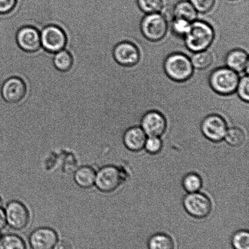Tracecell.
<instances>
[{"label": "cell", "mask_w": 249, "mask_h": 249, "mask_svg": "<svg viewBox=\"0 0 249 249\" xmlns=\"http://www.w3.org/2000/svg\"><path fill=\"white\" fill-rule=\"evenodd\" d=\"M214 31L211 24L202 20L193 21L184 37L185 46L193 53L207 50L214 40Z\"/></svg>", "instance_id": "cell-1"}, {"label": "cell", "mask_w": 249, "mask_h": 249, "mask_svg": "<svg viewBox=\"0 0 249 249\" xmlns=\"http://www.w3.org/2000/svg\"><path fill=\"white\" fill-rule=\"evenodd\" d=\"M40 32L41 48L51 54L64 50L67 44V37L65 31L55 24H40L35 22H28Z\"/></svg>", "instance_id": "cell-2"}, {"label": "cell", "mask_w": 249, "mask_h": 249, "mask_svg": "<svg viewBox=\"0 0 249 249\" xmlns=\"http://www.w3.org/2000/svg\"><path fill=\"white\" fill-rule=\"evenodd\" d=\"M163 68L167 77L178 82L189 80L194 72L190 58L180 53H173L168 56L165 60Z\"/></svg>", "instance_id": "cell-3"}, {"label": "cell", "mask_w": 249, "mask_h": 249, "mask_svg": "<svg viewBox=\"0 0 249 249\" xmlns=\"http://www.w3.org/2000/svg\"><path fill=\"white\" fill-rule=\"evenodd\" d=\"M239 80L238 73L228 67L217 68L212 72L209 78L212 89L223 96L234 94L237 89Z\"/></svg>", "instance_id": "cell-4"}, {"label": "cell", "mask_w": 249, "mask_h": 249, "mask_svg": "<svg viewBox=\"0 0 249 249\" xmlns=\"http://www.w3.org/2000/svg\"><path fill=\"white\" fill-rule=\"evenodd\" d=\"M126 178L123 170L113 165L106 166L96 173L95 185L100 191L111 192L121 186Z\"/></svg>", "instance_id": "cell-5"}, {"label": "cell", "mask_w": 249, "mask_h": 249, "mask_svg": "<svg viewBox=\"0 0 249 249\" xmlns=\"http://www.w3.org/2000/svg\"><path fill=\"white\" fill-rule=\"evenodd\" d=\"M167 19L159 13L147 14L142 19L141 30L144 38L151 41L162 40L167 33Z\"/></svg>", "instance_id": "cell-6"}, {"label": "cell", "mask_w": 249, "mask_h": 249, "mask_svg": "<svg viewBox=\"0 0 249 249\" xmlns=\"http://www.w3.org/2000/svg\"><path fill=\"white\" fill-rule=\"evenodd\" d=\"M182 204L185 211L194 218L204 219L211 213V200L202 192L188 193L183 198Z\"/></svg>", "instance_id": "cell-7"}, {"label": "cell", "mask_w": 249, "mask_h": 249, "mask_svg": "<svg viewBox=\"0 0 249 249\" xmlns=\"http://www.w3.org/2000/svg\"><path fill=\"white\" fill-rule=\"evenodd\" d=\"M201 130L207 140L219 143L225 138L228 130V124L223 116L218 114H211L202 120Z\"/></svg>", "instance_id": "cell-8"}, {"label": "cell", "mask_w": 249, "mask_h": 249, "mask_svg": "<svg viewBox=\"0 0 249 249\" xmlns=\"http://www.w3.org/2000/svg\"><path fill=\"white\" fill-rule=\"evenodd\" d=\"M4 211L7 224L15 230H23L30 221V214L28 209L21 202H9Z\"/></svg>", "instance_id": "cell-9"}, {"label": "cell", "mask_w": 249, "mask_h": 249, "mask_svg": "<svg viewBox=\"0 0 249 249\" xmlns=\"http://www.w3.org/2000/svg\"><path fill=\"white\" fill-rule=\"evenodd\" d=\"M17 45L26 53H36L41 48L40 32L36 27L24 24L16 34Z\"/></svg>", "instance_id": "cell-10"}, {"label": "cell", "mask_w": 249, "mask_h": 249, "mask_svg": "<svg viewBox=\"0 0 249 249\" xmlns=\"http://www.w3.org/2000/svg\"><path fill=\"white\" fill-rule=\"evenodd\" d=\"M112 55L117 63L124 67H133L140 60L138 47L130 41H121L114 45Z\"/></svg>", "instance_id": "cell-11"}, {"label": "cell", "mask_w": 249, "mask_h": 249, "mask_svg": "<svg viewBox=\"0 0 249 249\" xmlns=\"http://www.w3.org/2000/svg\"><path fill=\"white\" fill-rule=\"evenodd\" d=\"M141 128L148 136L160 137L167 128L165 117L157 111H150L143 115L141 119Z\"/></svg>", "instance_id": "cell-12"}, {"label": "cell", "mask_w": 249, "mask_h": 249, "mask_svg": "<svg viewBox=\"0 0 249 249\" xmlns=\"http://www.w3.org/2000/svg\"><path fill=\"white\" fill-rule=\"evenodd\" d=\"M0 92L5 101L8 103H17L25 96L26 85L21 78L11 77L2 82Z\"/></svg>", "instance_id": "cell-13"}, {"label": "cell", "mask_w": 249, "mask_h": 249, "mask_svg": "<svg viewBox=\"0 0 249 249\" xmlns=\"http://www.w3.org/2000/svg\"><path fill=\"white\" fill-rule=\"evenodd\" d=\"M58 241L57 233L49 228L36 229L31 233L29 242L33 249H52Z\"/></svg>", "instance_id": "cell-14"}, {"label": "cell", "mask_w": 249, "mask_h": 249, "mask_svg": "<svg viewBox=\"0 0 249 249\" xmlns=\"http://www.w3.org/2000/svg\"><path fill=\"white\" fill-rule=\"evenodd\" d=\"M146 138V135L141 127L133 126L124 132L123 142L129 151L139 152L144 148Z\"/></svg>", "instance_id": "cell-15"}, {"label": "cell", "mask_w": 249, "mask_h": 249, "mask_svg": "<svg viewBox=\"0 0 249 249\" xmlns=\"http://www.w3.org/2000/svg\"><path fill=\"white\" fill-rule=\"evenodd\" d=\"M227 67L236 73L245 72L249 67V55L242 49H235L229 52L226 57Z\"/></svg>", "instance_id": "cell-16"}, {"label": "cell", "mask_w": 249, "mask_h": 249, "mask_svg": "<svg viewBox=\"0 0 249 249\" xmlns=\"http://www.w3.org/2000/svg\"><path fill=\"white\" fill-rule=\"evenodd\" d=\"M96 172L91 167L84 166L79 168L74 174V180L83 189H89L95 185Z\"/></svg>", "instance_id": "cell-17"}, {"label": "cell", "mask_w": 249, "mask_h": 249, "mask_svg": "<svg viewBox=\"0 0 249 249\" xmlns=\"http://www.w3.org/2000/svg\"><path fill=\"white\" fill-rule=\"evenodd\" d=\"M173 15L174 18L184 19L190 23L196 20L197 18L196 10L188 1L178 2L173 8Z\"/></svg>", "instance_id": "cell-18"}, {"label": "cell", "mask_w": 249, "mask_h": 249, "mask_svg": "<svg viewBox=\"0 0 249 249\" xmlns=\"http://www.w3.org/2000/svg\"><path fill=\"white\" fill-rule=\"evenodd\" d=\"M148 249H175V243L172 237L163 233L154 234L149 238Z\"/></svg>", "instance_id": "cell-19"}, {"label": "cell", "mask_w": 249, "mask_h": 249, "mask_svg": "<svg viewBox=\"0 0 249 249\" xmlns=\"http://www.w3.org/2000/svg\"><path fill=\"white\" fill-rule=\"evenodd\" d=\"M53 61L56 69L60 72H67L73 65L71 54L66 49L53 54Z\"/></svg>", "instance_id": "cell-20"}, {"label": "cell", "mask_w": 249, "mask_h": 249, "mask_svg": "<svg viewBox=\"0 0 249 249\" xmlns=\"http://www.w3.org/2000/svg\"><path fill=\"white\" fill-rule=\"evenodd\" d=\"M203 182L200 175L196 172L188 173L183 177L182 186L187 193L199 192L202 189Z\"/></svg>", "instance_id": "cell-21"}, {"label": "cell", "mask_w": 249, "mask_h": 249, "mask_svg": "<svg viewBox=\"0 0 249 249\" xmlns=\"http://www.w3.org/2000/svg\"><path fill=\"white\" fill-rule=\"evenodd\" d=\"M194 53L190 60L194 67L196 69H206L213 62V55L210 51L204 50Z\"/></svg>", "instance_id": "cell-22"}, {"label": "cell", "mask_w": 249, "mask_h": 249, "mask_svg": "<svg viewBox=\"0 0 249 249\" xmlns=\"http://www.w3.org/2000/svg\"><path fill=\"white\" fill-rule=\"evenodd\" d=\"M226 143L232 147H240L245 143L246 135L245 132L239 128H231L228 129L225 138Z\"/></svg>", "instance_id": "cell-23"}, {"label": "cell", "mask_w": 249, "mask_h": 249, "mask_svg": "<svg viewBox=\"0 0 249 249\" xmlns=\"http://www.w3.org/2000/svg\"><path fill=\"white\" fill-rule=\"evenodd\" d=\"M0 249H26V245L19 236L8 234L0 239Z\"/></svg>", "instance_id": "cell-24"}, {"label": "cell", "mask_w": 249, "mask_h": 249, "mask_svg": "<svg viewBox=\"0 0 249 249\" xmlns=\"http://www.w3.org/2000/svg\"><path fill=\"white\" fill-rule=\"evenodd\" d=\"M139 9L144 13H159L163 8V0H137Z\"/></svg>", "instance_id": "cell-25"}, {"label": "cell", "mask_w": 249, "mask_h": 249, "mask_svg": "<svg viewBox=\"0 0 249 249\" xmlns=\"http://www.w3.org/2000/svg\"><path fill=\"white\" fill-rule=\"evenodd\" d=\"M231 245L235 249H249V233L248 230L236 231L231 236Z\"/></svg>", "instance_id": "cell-26"}, {"label": "cell", "mask_w": 249, "mask_h": 249, "mask_svg": "<svg viewBox=\"0 0 249 249\" xmlns=\"http://www.w3.org/2000/svg\"><path fill=\"white\" fill-rule=\"evenodd\" d=\"M190 22L181 19L174 18L172 23V30L177 36L184 38L191 26Z\"/></svg>", "instance_id": "cell-27"}, {"label": "cell", "mask_w": 249, "mask_h": 249, "mask_svg": "<svg viewBox=\"0 0 249 249\" xmlns=\"http://www.w3.org/2000/svg\"><path fill=\"white\" fill-rule=\"evenodd\" d=\"M163 142L158 136H148L144 146L146 152L151 155H156L162 150Z\"/></svg>", "instance_id": "cell-28"}, {"label": "cell", "mask_w": 249, "mask_h": 249, "mask_svg": "<svg viewBox=\"0 0 249 249\" xmlns=\"http://www.w3.org/2000/svg\"><path fill=\"white\" fill-rule=\"evenodd\" d=\"M236 92L243 101L248 103L249 101V77L248 74L244 76L239 80Z\"/></svg>", "instance_id": "cell-29"}, {"label": "cell", "mask_w": 249, "mask_h": 249, "mask_svg": "<svg viewBox=\"0 0 249 249\" xmlns=\"http://www.w3.org/2000/svg\"><path fill=\"white\" fill-rule=\"evenodd\" d=\"M190 2L197 12L204 14L213 9L215 0H190Z\"/></svg>", "instance_id": "cell-30"}, {"label": "cell", "mask_w": 249, "mask_h": 249, "mask_svg": "<svg viewBox=\"0 0 249 249\" xmlns=\"http://www.w3.org/2000/svg\"><path fill=\"white\" fill-rule=\"evenodd\" d=\"M18 0H0V15L8 14L16 8Z\"/></svg>", "instance_id": "cell-31"}, {"label": "cell", "mask_w": 249, "mask_h": 249, "mask_svg": "<svg viewBox=\"0 0 249 249\" xmlns=\"http://www.w3.org/2000/svg\"><path fill=\"white\" fill-rule=\"evenodd\" d=\"M54 247L55 249H73L71 243L69 240H64V239L57 243Z\"/></svg>", "instance_id": "cell-32"}, {"label": "cell", "mask_w": 249, "mask_h": 249, "mask_svg": "<svg viewBox=\"0 0 249 249\" xmlns=\"http://www.w3.org/2000/svg\"><path fill=\"white\" fill-rule=\"evenodd\" d=\"M6 225L7 221L5 211L0 207V230L3 229Z\"/></svg>", "instance_id": "cell-33"}, {"label": "cell", "mask_w": 249, "mask_h": 249, "mask_svg": "<svg viewBox=\"0 0 249 249\" xmlns=\"http://www.w3.org/2000/svg\"><path fill=\"white\" fill-rule=\"evenodd\" d=\"M21 1H26V0H21Z\"/></svg>", "instance_id": "cell-34"}, {"label": "cell", "mask_w": 249, "mask_h": 249, "mask_svg": "<svg viewBox=\"0 0 249 249\" xmlns=\"http://www.w3.org/2000/svg\"><path fill=\"white\" fill-rule=\"evenodd\" d=\"M1 235H0V239H1Z\"/></svg>", "instance_id": "cell-35"}]
</instances>
